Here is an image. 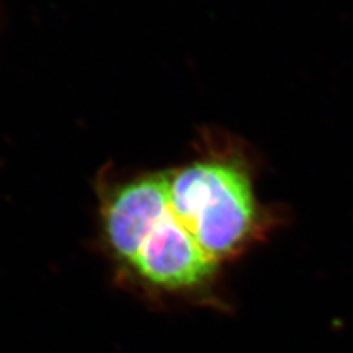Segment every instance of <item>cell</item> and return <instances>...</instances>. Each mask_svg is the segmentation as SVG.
Segmentation results:
<instances>
[{
    "label": "cell",
    "mask_w": 353,
    "mask_h": 353,
    "mask_svg": "<svg viewBox=\"0 0 353 353\" xmlns=\"http://www.w3.org/2000/svg\"><path fill=\"white\" fill-rule=\"evenodd\" d=\"M171 208L215 262L245 246L258 224L248 165L236 153H209L168 171Z\"/></svg>",
    "instance_id": "1"
},
{
    "label": "cell",
    "mask_w": 353,
    "mask_h": 353,
    "mask_svg": "<svg viewBox=\"0 0 353 353\" xmlns=\"http://www.w3.org/2000/svg\"><path fill=\"white\" fill-rule=\"evenodd\" d=\"M170 209L168 171L134 176L105 190L101 212L103 237L110 255L124 270Z\"/></svg>",
    "instance_id": "2"
},
{
    "label": "cell",
    "mask_w": 353,
    "mask_h": 353,
    "mask_svg": "<svg viewBox=\"0 0 353 353\" xmlns=\"http://www.w3.org/2000/svg\"><path fill=\"white\" fill-rule=\"evenodd\" d=\"M215 267L171 208L143 241L127 272L154 289L180 292L208 283Z\"/></svg>",
    "instance_id": "3"
}]
</instances>
